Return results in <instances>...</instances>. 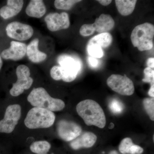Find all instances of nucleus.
<instances>
[{
    "label": "nucleus",
    "instance_id": "nucleus-1",
    "mask_svg": "<svg viewBox=\"0 0 154 154\" xmlns=\"http://www.w3.org/2000/svg\"><path fill=\"white\" fill-rule=\"evenodd\" d=\"M77 113L88 126L94 125L103 128L106 123V117L102 107L96 101L86 99L76 106Z\"/></svg>",
    "mask_w": 154,
    "mask_h": 154
},
{
    "label": "nucleus",
    "instance_id": "nucleus-2",
    "mask_svg": "<svg viewBox=\"0 0 154 154\" xmlns=\"http://www.w3.org/2000/svg\"><path fill=\"white\" fill-rule=\"evenodd\" d=\"M27 99L33 107L44 108L52 112L60 111L65 107V104L63 100L51 97L43 88L33 89L28 95Z\"/></svg>",
    "mask_w": 154,
    "mask_h": 154
},
{
    "label": "nucleus",
    "instance_id": "nucleus-3",
    "mask_svg": "<svg viewBox=\"0 0 154 154\" xmlns=\"http://www.w3.org/2000/svg\"><path fill=\"white\" fill-rule=\"evenodd\" d=\"M154 26L149 22L136 26L131 35V43L140 51L150 50L153 47Z\"/></svg>",
    "mask_w": 154,
    "mask_h": 154
},
{
    "label": "nucleus",
    "instance_id": "nucleus-4",
    "mask_svg": "<svg viewBox=\"0 0 154 154\" xmlns=\"http://www.w3.org/2000/svg\"><path fill=\"white\" fill-rule=\"evenodd\" d=\"M55 120V115L52 111L34 107L28 111L24 123L29 129L46 128L52 126Z\"/></svg>",
    "mask_w": 154,
    "mask_h": 154
},
{
    "label": "nucleus",
    "instance_id": "nucleus-5",
    "mask_svg": "<svg viewBox=\"0 0 154 154\" xmlns=\"http://www.w3.org/2000/svg\"><path fill=\"white\" fill-rule=\"evenodd\" d=\"M57 61L61 80L66 82L74 81L82 68L80 60L71 56L63 54L58 57Z\"/></svg>",
    "mask_w": 154,
    "mask_h": 154
},
{
    "label": "nucleus",
    "instance_id": "nucleus-6",
    "mask_svg": "<svg viewBox=\"0 0 154 154\" xmlns=\"http://www.w3.org/2000/svg\"><path fill=\"white\" fill-rule=\"evenodd\" d=\"M17 80L14 83L10 91L11 96L17 97L23 94L25 90H28L32 85L33 80L30 77V70L25 65H20L16 69Z\"/></svg>",
    "mask_w": 154,
    "mask_h": 154
},
{
    "label": "nucleus",
    "instance_id": "nucleus-7",
    "mask_svg": "<svg viewBox=\"0 0 154 154\" xmlns=\"http://www.w3.org/2000/svg\"><path fill=\"white\" fill-rule=\"evenodd\" d=\"M107 84L112 91L122 96H131L134 92V83L126 75H112L107 79Z\"/></svg>",
    "mask_w": 154,
    "mask_h": 154
},
{
    "label": "nucleus",
    "instance_id": "nucleus-8",
    "mask_svg": "<svg viewBox=\"0 0 154 154\" xmlns=\"http://www.w3.org/2000/svg\"><path fill=\"white\" fill-rule=\"evenodd\" d=\"M22 115L20 105H9L6 109L4 118L0 120V133L10 134L14 131Z\"/></svg>",
    "mask_w": 154,
    "mask_h": 154
},
{
    "label": "nucleus",
    "instance_id": "nucleus-9",
    "mask_svg": "<svg viewBox=\"0 0 154 154\" xmlns=\"http://www.w3.org/2000/svg\"><path fill=\"white\" fill-rule=\"evenodd\" d=\"M82 127L74 122L61 120L57 125V132L59 137L65 141H72L82 133Z\"/></svg>",
    "mask_w": 154,
    "mask_h": 154
},
{
    "label": "nucleus",
    "instance_id": "nucleus-10",
    "mask_svg": "<svg viewBox=\"0 0 154 154\" xmlns=\"http://www.w3.org/2000/svg\"><path fill=\"white\" fill-rule=\"evenodd\" d=\"M6 30L9 37L19 41L28 40L33 34V30L31 26L18 22L9 24Z\"/></svg>",
    "mask_w": 154,
    "mask_h": 154
},
{
    "label": "nucleus",
    "instance_id": "nucleus-11",
    "mask_svg": "<svg viewBox=\"0 0 154 154\" xmlns=\"http://www.w3.org/2000/svg\"><path fill=\"white\" fill-rule=\"evenodd\" d=\"M45 21L48 29L52 32L67 29L70 25L69 15L66 12L50 13L45 17Z\"/></svg>",
    "mask_w": 154,
    "mask_h": 154
},
{
    "label": "nucleus",
    "instance_id": "nucleus-12",
    "mask_svg": "<svg viewBox=\"0 0 154 154\" xmlns=\"http://www.w3.org/2000/svg\"><path fill=\"white\" fill-rule=\"evenodd\" d=\"M27 48V46L25 43L12 41L11 42L10 47L3 51L1 54V57L5 60H20L26 54Z\"/></svg>",
    "mask_w": 154,
    "mask_h": 154
},
{
    "label": "nucleus",
    "instance_id": "nucleus-13",
    "mask_svg": "<svg viewBox=\"0 0 154 154\" xmlns=\"http://www.w3.org/2000/svg\"><path fill=\"white\" fill-rule=\"evenodd\" d=\"M97 140V136L94 133L87 131L81 134L72 141L70 146L73 149L75 150L82 148H89L95 144Z\"/></svg>",
    "mask_w": 154,
    "mask_h": 154
},
{
    "label": "nucleus",
    "instance_id": "nucleus-14",
    "mask_svg": "<svg viewBox=\"0 0 154 154\" xmlns=\"http://www.w3.org/2000/svg\"><path fill=\"white\" fill-rule=\"evenodd\" d=\"M91 25L94 33L95 31L99 33H107L114 28L115 21L110 15L102 14Z\"/></svg>",
    "mask_w": 154,
    "mask_h": 154
},
{
    "label": "nucleus",
    "instance_id": "nucleus-15",
    "mask_svg": "<svg viewBox=\"0 0 154 154\" xmlns=\"http://www.w3.org/2000/svg\"><path fill=\"white\" fill-rule=\"evenodd\" d=\"M23 5L22 0H8L7 5L0 9V16L5 19L15 17L22 11Z\"/></svg>",
    "mask_w": 154,
    "mask_h": 154
},
{
    "label": "nucleus",
    "instance_id": "nucleus-16",
    "mask_svg": "<svg viewBox=\"0 0 154 154\" xmlns=\"http://www.w3.org/2000/svg\"><path fill=\"white\" fill-rule=\"evenodd\" d=\"M38 38H35L27 46V54L28 58L32 62L38 63L46 59L47 54L38 49Z\"/></svg>",
    "mask_w": 154,
    "mask_h": 154
},
{
    "label": "nucleus",
    "instance_id": "nucleus-17",
    "mask_svg": "<svg viewBox=\"0 0 154 154\" xmlns=\"http://www.w3.org/2000/svg\"><path fill=\"white\" fill-rule=\"evenodd\" d=\"M46 8L43 1H30L26 8L25 12L29 17L40 18L46 13Z\"/></svg>",
    "mask_w": 154,
    "mask_h": 154
},
{
    "label": "nucleus",
    "instance_id": "nucleus-18",
    "mask_svg": "<svg viewBox=\"0 0 154 154\" xmlns=\"http://www.w3.org/2000/svg\"><path fill=\"white\" fill-rule=\"evenodd\" d=\"M116 6L119 13L123 16L131 15L135 8L136 0H116Z\"/></svg>",
    "mask_w": 154,
    "mask_h": 154
},
{
    "label": "nucleus",
    "instance_id": "nucleus-19",
    "mask_svg": "<svg viewBox=\"0 0 154 154\" xmlns=\"http://www.w3.org/2000/svg\"><path fill=\"white\" fill-rule=\"evenodd\" d=\"M112 36L110 33H99L94 36L89 40L88 42L95 45L97 47L103 48H107L112 44Z\"/></svg>",
    "mask_w": 154,
    "mask_h": 154
},
{
    "label": "nucleus",
    "instance_id": "nucleus-20",
    "mask_svg": "<svg viewBox=\"0 0 154 154\" xmlns=\"http://www.w3.org/2000/svg\"><path fill=\"white\" fill-rule=\"evenodd\" d=\"M51 148L50 143L47 141L34 142L30 146L31 151L36 154H47Z\"/></svg>",
    "mask_w": 154,
    "mask_h": 154
},
{
    "label": "nucleus",
    "instance_id": "nucleus-21",
    "mask_svg": "<svg viewBox=\"0 0 154 154\" xmlns=\"http://www.w3.org/2000/svg\"><path fill=\"white\" fill-rule=\"evenodd\" d=\"M80 0H56L54 1V6L59 10L68 11L73 7L75 4L80 2Z\"/></svg>",
    "mask_w": 154,
    "mask_h": 154
},
{
    "label": "nucleus",
    "instance_id": "nucleus-22",
    "mask_svg": "<svg viewBox=\"0 0 154 154\" xmlns=\"http://www.w3.org/2000/svg\"><path fill=\"white\" fill-rule=\"evenodd\" d=\"M143 104L147 114L152 121L154 120V98H146L143 99Z\"/></svg>",
    "mask_w": 154,
    "mask_h": 154
},
{
    "label": "nucleus",
    "instance_id": "nucleus-23",
    "mask_svg": "<svg viewBox=\"0 0 154 154\" xmlns=\"http://www.w3.org/2000/svg\"><path fill=\"white\" fill-rule=\"evenodd\" d=\"M87 50L88 54L92 57L96 58H101L104 56L103 49L97 47L94 44L88 42Z\"/></svg>",
    "mask_w": 154,
    "mask_h": 154
},
{
    "label": "nucleus",
    "instance_id": "nucleus-24",
    "mask_svg": "<svg viewBox=\"0 0 154 154\" xmlns=\"http://www.w3.org/2000/svg\"><path fill=\"white\" fill-rule=\"evenodd\" d=\"M134 144L132 140L129 137L123 139L120 142L119 150L122 154H129L131 146Z\"/></svg>",
    "mask_w": 154,
    "mask_h": 154
},
{
    "label": "nucleus",
    "instance_id": "nucleus-25",
    "mask_svg": "<svg viewBox=\"0 0 154 154\" xmlns=\"http://www.w3.org/2000/svg\"><path fill=\"white\" fill-rule=\"evenodd\" d=\"M144 78L142 81L145 83L150 84L151 85H154V70L150 68L146 67L144 70Z\"/></svg>",
    "mask_w": 154,
    "mask_h": 154
},
{
    "label": "nucleus",
    "instance_id": "nucleus-26",
    "mask_svg": "<svg viewBox=\"0 0 154 154\" xmlns=\"http://www.w3.org/2000/svg\"><path fill=\"white\" fill-rule=\"evenodd\" d=\"M109 107L111 112L115 114L121 113L124 108L122 102L116 99H113L111 101Z\"/></svg>",
    "mask_w": 154,
    "mask_h": 154
},
{
    "label": "nucleus",
    "instance_id": "nucleus-27",
    "mask_svg": "<svg viewBox=\"0 0 154 154\" xmlns=\"http://www.w3.org/2000/svg\"><path fill=\"white\" fill-rule=\"evenodd\" d=\"M50 75L51 78L55 81L61 80L59 66H55L52 67L50 70Z\"/></svg>",
    "mask_w": 154,
    "mask_h": 154
},
{
    "label": "nucleus",
    "instance_id": "nucleus-28",
    "mask_svg": "<svg viewBox=\"0 0 154 154\" xmlns=\"http://www.w3.org/2000/svg\"><path fill=\"white\" fill-rule=\"evenodd\" d=\"M88 62L90 66L93 68L97 67L99 64V61L97 59L91 56L88 58Z\"/></svg>",
    "mask_w": 154,
    "mask_h": 154
},
{
    "label": "nucleus",
    "instance_id": "nucleus-29",
    "mask_svg": "<svg viewBox=\"0 0 154 154\" xmlns=\"http://www.w3.org/2000/svg\"><path fill=\"white\" fill-rule=\"evenodd\" d=\"M147 65L148 67L152 69L154 68V58L150 57L147 60Z\"/></svg>",
    "mask_w": 154,
    "mask_h": 154
},
{
    "label": "nucleus",
    "instance_id": "nucleus-30",
    "mask_svg": "<svg viewBox=\"0 0 154 154\" xmlns=\"http://www.w3.org/2000/svg\"><path fill=\"white\" fill-rule=\"evenodd\" d=\"M101 5L104 6H107L110 5L112 2V1L111 0H98L97 1Z\"/></svg>",
    "mask_w": 154,
    "mask_h": 154
},
{
    "label": "nucleus",
    "instance_id": "nucleus-31",
    "mask_svg": "<svg viewBox=\"0 0 154 154\" xmlns=\"http://www.w3.org/2000/svg\"><path fill=\"white\" fill-rule=\"evenodd\" d=\"M149 96L151 97L152 98L154 97V85H151L150 88L148 92Z\"/></svg>",
    "mask_w": 154,
    "mask_h": 154
},
{
    "label": "nucleus",
    "instance_id": "nucleus-32",
    "mask_svg": "<svg viewBox=\"0 0 154 154\" xmlns=\"http://www.w3.org/2000/svg\"><path fill=\"white\" fill-rule=\"evenodd\" d=\"M3 66V61L2 60V58H1V55H0V70H1V69H2V67Z\"/></svg>",
    "mask_w": 154,
    "mask_h": 154
},
{
    "label": "nucleus",
    "instance_id": "nucleus-33",
    "mask_svg": "<svg viewBox=\"0 0 154 154\" xmlns=\"http://www.w3.org/2000/svg\"><path fill=\"white\" fill-rule=\"evenodd\" d=\"M114 124H113V123H111L110 125V126H109V128H110V129H112V128L114 127Z\"/></svg>",
    "mask_w": 154,
    "mask_h": 154
},
{
    "label": "nucleus",
    "instance_id": "nucleus-34",
    "mask_svg": "<svg viewBox=\"0 0 154 154\" xmlns=\"http://www.w3.org/2000/svg\"><path fill=\"white\" fill-rule=\"evenodd\" d=\"M110 154H117V152L116 151H113L110 152Z\"/></svg>",
    "mask_w": 154,
    "mask_h": 154
}]
</instances>
